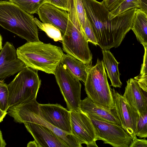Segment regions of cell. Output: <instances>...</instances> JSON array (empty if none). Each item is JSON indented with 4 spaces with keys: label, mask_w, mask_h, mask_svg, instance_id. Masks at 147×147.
I'll return each instance as SVG.
<instances>
[{
    "label": "cell",
    "mask_w": 147,
    "mask_h": 147,
    "mask_svg": "<svg viewBox=\"0 0 147 147\" xmlns=\"http://www.w3.org/2000/svg\"><path fill=\"white\" fill-rule=\"evenodd\" d=\"M16 51L26 67L53 74L64 54L60 47L40 40L27 42Z\"/></svg>",
    "instance_id": "obj_1"
},
{
    "label": "cell",
    "mask_w": 147,
    "mask_h": 147,
    "mask_svg": "<svg viewBox=\"0 0 147 147\" xmlns=\"http://www.w3.org/2000/svg\"><path fill=\"white\" fill-rule=\"evenodd\" d=\"M34 17L11 1H0V26L27 42L39 40Z\"/></svg>",
    "instance_id": "obj_2"
},
{
    "label": "cell",
    "mask_w": 147,
    "mask_h": 147,
    "mask_svg": "<svg viewBox=\"0 0 147 147\" xmlns=\"http://www.w3.org/2000/svg\"><path fill=\"white\" fill-rule=\"evenodd\" d=\"M86 16L92 26L98 45L102 49L117 47L108 10L103 2L96 0H82Z\"/></svg>",
    "instance_id": "obj_3"
},
{
    "label": "cell",
    "mask_w": 147,
    "mask_h": 147,
    "mask_svg": "<svg viewBox=\"0 0 147 147\" xmlns=\"http://www.w3.org/2000/svg\"><path fill=\"white\" fill-rule=\"evenodd\" d=\"M84 86L87 97L93 102L111 109H115L112 89L103 61L98 59L94 66H89Z\"/></svg>",
    "instance_id": "obj_4"
},
{
    "label": "cell",
    "mask_w": 147,
    "mask_h": 147,
    "mask_svg": "<svg viewBox=\"0 0 147 147\" xmlns=\"http://www.w3.org/2000/svg\"><path fill=\"white\" fill-rule=\"evenodd\" d=\"M37 101L33 99L9 107L8 114L14 121L20 123L31 122L45 126L51 130L67 147H81L82 144L72 134L64 131L55 127L39 115L36 108Z\"/></svg>",
    "instance_id": "obj_5"
},
{
    "label": "cell",
    "mask_w": 147,
    "mask_h": 147,
    "mask_svg": "<svg viewBox=\"0 0 147 147\" xmlns=\"http://www.w3.org/2000/svg\"><path fill=\"white\" fill-rule=\"evenodd\" d=\"M41 83L37 71L26 66L23 68L7 85L9 107L36 99Z\"/></svg>",
    "instance_id": "obj_6"
},
{
    "label": "cell",
    "mask_w": 147,
    "mask_h": 147,
    "mask_svg": "<svg viewBox=\"0 0 147 147\" xmlns=\"http://www.w3.org/2000/svg\"><path fill=\"white\" fill-rule=\"evenodd\" d=\"M62 36L63 50L84 64L91 65L92 55L82 28L75 26L71 21Z\"/></svg>",
    "instance_id": "obj_7"
},
{
    "label": "cell",
    "mask_w": 147,
    "mask_h": 147,
    "mask_svg": "<svg viewBox=\"0 0 147 147\" xmlns=\"http://www.w3.org/2000/svg\"><path fill=\"white\" fill-rule=\"evenodd\" d=\"M54 75L69 110L80 111L81 84L80 80L60 63Z\"/></svg>",
    "instance_id": "obj_8"
},
{
    "label": "cell",
    "mask_w": 147,
    "mask_h": 147,
    "mask_svg": "<svg viewBox=\"0 0 147 147\" xmlns=\"http://www.w3.org/2000/svg\"><path fill=\"white\" fill-rule=\"evenodd\" d=\"M88 117L94 127L97 140L114 147H129L132 138L121 125Z\"/></svg>",
    "instance_id": "obj_9"
},
{
    "label": "cell",
    "mask_w": 147,
    "mask_h": 147,
    "mask_svg": "<svg viewBox=\"0 0 147 147\" xmlns=\"http://www.w3.org/2000/svg\"><path fill=\"white\" fill-rule=\"evenodd\" d=\"M70 111L71 134L81 144H85L88 147H98L94 127L90 119L81 111Z\"/></svg>",
    "instance_id": "obj_10"
},
{
    "label": "cell",
    "mask_w": 147,
    "mask_h": 147,
    "mask_svg": "<svg viewBox=\"0 0 147 147\" xmlns=\"http://www.w3.org/2000/svg\"><path fill=\"white\" fill-rule=\"evenodd\" d=\"M115 109L121 126L131 136L137 138V126L140 115L124 98L123 96L112 89Z\"/></svg>",
    "instance_id": "obj_11"
},
{
    "label": "cell",
    "mask_w": 147,
    "mask_h": 147,
    "mask_svg": "<svg viewBox=\"0 0 147 147\" xmlns=\"http://www.w3.org/2000/svg\"><path fill=\"white\" fill-rule=\"evenodd\" d=\"M36 105L39 115L43 119L63 131L71 134L69 111L58 104H40L37 102Z\"/></svg>",
    "instance_id": "obj_12"
},
{
    "label": "cell",
    "mask_w": 147,
    "mask_h": 147,
    "mask_svg": "<svg viewBox=\"0 0 147 147\" xmlns=\"http://www.w3.org/2000/svg\"><path fill=\"white\" fill-rule=\"evenodd\" d=\"M26 66L17 57L13 44L6 42L0 52V80L18 73Z\"/></svg>",
    "instance_id": "obj_13"
},
{
    "label": "cell",
    "mask_w": 147,
    "mask_h": 147,
    "mask_svg": "<svg viewBox=\"0 0 147 147\" xmlns=\"http://www.w3.org/2000/svg\"><path fill=\"white\" fill-rule=\"evenodd\" d=\"M37 13L42 22L52 24L60 31L62 35L71 22L67 11L47 3L42 5Z\"/></svg>",
    "instance_id": "obj_14"
},
{
    "label": "cell",
    "mask_w": 147,
    "mask_h": 147,
    "mask_svg": "<svg viewBox=\"0 0 147 147\" xmlns=\"http://www.w3.org/2000/svg\"><path fill=\"white\" fill-rule=\"evenodd\" d=\"M27 130L31 134L38 147H67L51 130L40 124L24 122Z\"/></svg>",
    "instance_id": "obj_15"
},
{
    "label": "cell",
    "mask_w": 147,
    "mask_h": 147,
    "mask_svg": "<svg viewBox=\"0 0 147 147\" xmlns=\"http://www.w3.org/2000/svg\"><path fill=\"white\" fill-rule=\"evenodd\" d=\"M123 96L140 115L147 113V92L143 90L134 78H130L127 81Z\"/></svg>",
    "instance_id": "obj_16"
},
{
    "label": "cell",
    "mask_w": 147,
    "mask_h": 147,
    "mask_svg": "<svg viewBox=\"0 0 147 147\" xmlns=\"http://www.w3.org/2000/svg\"><path fill=\"white\" fill-rule=\"evenodd\" d=\"M80 109L89 117L121 125L115 109H111L97 104L88 97L81 100Z\"/></svg>",
    "instance_id": "obj_17"
},
{
    "label": "cell",
    "mask_w": 147,
    "mask_h": 147,
    "mask_svg": "<svg viewBox=\"0 0 147 147\" xmlns=\"http://www.w3.org/2000/svg\"><path fill=\"white\" fill-rule=\"evenodd\" d=\"M103 61L111 83V86L115 88H121L122 83L120 79L118 62L109 50L102 49Z\"/></svg>",
    "instance_id": "obj_18"
},
{
    "label": "cell",
    "mask_w": 147,
    "mask_h": 147,
    "mask_svg": "<svg viewBox=\"0 0 147 147\" xmlns=\"http://www.w3.org/2000/svg\"><path fill=\"white\" fill-rule=\"evenodd\" d=\"M60 63L80 80L85 82L89 66L68 54H64Z\"/></svg>",
    "instance_id": "obj_19"
},
{
    "label": "cell",
    "mask_w": 147,
    "mask_h": 147,
    "mask_svg": "<svg viewBox=\"0 0 147 147\" xmlns=\"http://www.w3.org/2000/svg\"><path fill=\"white\" fill-rule=\"evenodd\" d=\"M131 29L137 40L143 46H147V15L139 8L136 11Z\"/></svg>",
    "instance_id": "obj_20"
},
{
    "label": "cell",
    "mask_w": 147,
    "mask_h": 147,
    "mask_svg": "<svg viewBox=\"0 0 147 147\" xmlns=\"http://www.w3.org/2000/svg\"><path fill=\"white\" fill-rule=\"evenodd\" d=\"M68 13L74 25L84 28L87 16L82 0H68Z\"/></svg>",
    "instance_id": "obj_21"
},
{
    "label": "cell",
    "mask_w": 147,
    "mask_h": 147,
    "mask_svg": "<svg viewBox=\"0 0 147 147\" xmlns=\"http://www.w3.org/2000/svg\"><path fill=\"white\" fill-rule=\"evenodd\" d=\"M34 20L37 26L54 41H57L62 40V34L58 28L51 24L41 22L36 18H34Z\"/></svg>",
    "instance_id": "obj_22"
},
{
    "label": "cell",
    "mask_w": 147,
    "mask_h": 147,
    "mask_svg": "<svg viewBox=\"0 0 147 147\" xmlns=\"http://www.w3.org/2000/svg\"><path fill=\"white\" fill-rule=\"evenodd\" d=\"M22 9L30 14L37 13L45 0H10Z\"/></svg>",
    "instance_id": "obj_23"
},
{
    "label": "cell",
    "mask_w": 147,
    "mask_h": 147,
    "mask_svg": "<svg viewBox=\"0 0 147 147\" xmlns=\"http://www.w3.org/2000/svg\"><path fill=\"white\" fill-rule=\"evenodd\" d=\"M144 47L145 52L140 74L138 76L134 77V79L143 90L147 92V46Z\"/></svg>",
    "instance_id": "obj_24"
},
{
    "label": "cell",
    "mask_w": 147,
    "mask_h": 147,
    "mask_svg": "<svg viewBox=\"0 0 147 147\" xmlns=\"http://www.w3.org/2000/svg\"><path fill=\"white\" fill-rule=\"evenodd\" d=\"M138 0H125L117 8L110 11L108 14L109 20H111L116 16L132 9L138 8Z\"/></svg>",
    "instance_id": "obj_25"
},
{
    "label": "cell",
    "mask_w": 147,
    "mask_h": 147,
    "mask_svg": "<svg viewBox=\"0 0 147 147\" xmlns=\"http://www.w3.org/2000/svg\"><path fill=\"white\" fill-rule=\"evenodd\" d=\"M9 93L7 85L4 80H0V109L7 112L8 104Z\"/></svg>",
    "instance_id": "obj_26"
},
{
    "label": "cell",
    "mask_w": 147,
    "mask_h": 147,
    "mask_svg": "<svg viewBox=\"0 0 147 147\" xmlns=\"http://www.w3.org/2000/svg\"><path fill=\"white\" fill-rule=\"evenodd\" d=\"M147 113L140 115L137 126L136 136L140 138L147 137Z\"/></svg>",
    "instance_id": "obj_27"
},
{
    "label": "cell",
    "mask_w": 147,
    "mask_h": 147,
    "mask_svg": "<svg viewBox=\"0 0 147 147\" xmlns=\"http://www.w3.org/2000/svg\"><path fill=\"white\" fill-rule=\"evenodd\" d=\"M83 30L88 42L92 43L96 46L98 45L92 26L87 17Z\"/></svg>",
    "instance_id": "obj_28"
},
{
    "label": "cell",
    "mask_w": 147,
    "mask_h": 147,
    "mask_svg": "<svg viewBox=\"0 0 147 147\" xmlns=\"http://www.w3.org/2000/svg\"><path fill=\"white\" fill-rule=\"evenodd\" d=\"M45 3L50 4L62 10L68 11V0H45Z\"/></svg>",
    "instance_id": "obj_29"
},
{
    "label": "cell",
    "mask_w": 147,
    "mask_h": 147,
    "mask_svg": "<svg viewBox=\"0 0 147 147\" xmlns=\"http://www.w3.org/2000/svg\"><path fill=\"white\" fill-rule=\"evenodd\" d=\"M125 0H103L102 2L110 11L117 8Z\"/></svg>",
    "instance_id": "obj_30"
},
{
    "label": "cell",
    "mask_w": 147,
    "mask_h": 147,
    "mask_svg": "<svg viewBox=\"0 0 147 147\" xmlns=\"http://www.w3.org/2000/svg\"><path fill=\"white\" fill-rule=\"evenodd\" d=\"M147 147V140L145 138L139 139L137 138L132 140L129 147Z\"/></svg>",
    "instance_id": "obj_31"
},
{
    "label": "cell",
    "mask_w": 147,
    "mask_h": 147,
    "mask_svg": "<svg viewBox=\"0 0 147 147\" xmlns=\"http://www.w3.org/2000/svg\"><path fill=\"white\" fill-rule=\"evenodd\" d=\"M139 8L147 14V0H138Z\"/></svg>",
    "instance_id": "obj_32"
},
{
    "label": "cell",
    "mask_w": 147,
    "mask_h": 147,
    "mask_svg": "<svg viewBox=\"0 0 147 147\" xmlns=\"http://www.w3.org/2000/svg\"><path fill=\"white\" fill-rule=\"evenodd\" d=\"M7 144L3 139L1 131L0 129V147H5Z\"/></svg>",
    "instance_id": "obj_33"
},
{
    "label": "cell",
    "mask_w": 147,
    "mask_h": 147,
    "mask_svg": "<svg viewBox=\"0 0 147 147\" xmlns=\"http://www.w3.org/2000/svg\"><path fill=\"white\" fill-rule=\"evenodd\" d=\"M7 114V112L3 111L0 109V123L3 121L4 118Z\"/></svg>",
    "instance_id": "obj_34"
},
{
    "label": "cell",
    "mask_w": 147,
    "mask_h": 147,
    "mask_svg": "<svg viewBox=\"0 0 147 147\" xmlns=\"http://www.w3.org/2000/svg\"><path fill=\"white\" fill-rule=\"evenodd\" d=\"M27 147H38V145L35 140L30 141L28 143L27 145Z\"/></svg>",
    "instance_id": "obj_35"
},
{
    "label": "cell",
    "mask_w": 147,
    "mask_h": 147,
    "mask_svg": "<svg viewBox=\"0 0 147 147\" xmlns=\"http://www.w3.org/2000/svg\"><path fill=\"white\" fill-rule=\"evenodd\" d=\"M2 38L0 34V50H1L2 48Z\"/></svg>",
    "instance_id": "obj_36"
},
{
    "label": "cell",
    "mask_w": 147,
    "mask_h": 147,
    "mask_svg": "<svg viewBox=\"0 0 147 147\" xmlns=\"http://www.w3.org/2000/svg\"><path fill=\"white\" fill-rule=\"evenodd\" d=\"M9 0V1H10V0Z\"/></svg>",
    "instance_id": "obj_37"
}]
</instances>
